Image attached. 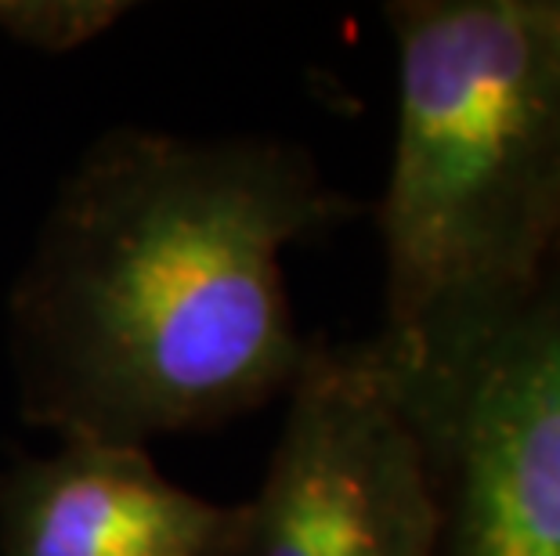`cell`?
I'll return each instance as SVG.
<instances>
[{"label": "cell", "mask_w": 560, "mask_h": 556, "mask_svg": "<svg viewBox=\"0 0 560 556\" xmlns=\"http://www.w3.org/2000/svg\"><path fill=\"white\" fill-rule=\"evenodd\" d=\"M351 214L290 138L102 130L8 293L22 423L55 441L149 445L285 398L315 340L282 253Z\"/></svg>", "instance_id": "obj_1"}, {"label": "cell", "mask_w": 560, "mask_h": 556, "mask_svg": "<svg viewBox=\"0 0 560 556\" xmlns=\"http://www.w3.org/2000/svg\"><path fill=\"white\" fill-rule=\"evenodd\" d=\"M384 15L398 116L369 343L438 463L478 362L560 264V0H395Z\"/></svg>", "instance_id": "obj_2"}, {"label": "cell", "mask_w": 560, "mask_h": 556, "mask_svg": "<svg viewBox=\"0 0 560 556\" xmlns=\"http://www.w3.org/2000/svg\"><path fill=\"white\" fill-rule=\"evenodd\" d=\"M434 459L373 343H312L240 556H438Z\"/></svg>", "instance_id": "obj_3"}, {"label": "cell", "mask_w": 560, "mask_h": 556, "mask_svg": "<svg viewBox=\"0 0 560 556\" xmlns=\"http://www.w3.org/2000/svg\"><path fill=\"white\" fill-rule=\"evenodd\" d=\"M434 470L438 556H560V264L478 362Z\"/></svg>", "instance_id": "obj_4"}, {"label": "cell", "mask_w": 560, "mask_h": 556, "mask_svg": "<svg viewBox=\"0 0 560 556\" xmlns=\"http://www.w3.org/2000/svg\"><path fill=\"white\" fill-rule=\"evenodd\" d=\"M246 502L174 484L149 445L58 441L0 466V556H240Z\"/></svg>", "instance_id": "obj_5"}, {"label": "cell", "mask_w": 560, "mask_h": 556, "mask_svg": "<svg viewBox=\"0 0 560 556\" xmlns=\"http://www.w3.org/2000/svg\"><path fill=\"white\" fill-rule=\"evenodd\" d=\"M130 11L127 0H0V33L37 55H73Z\"/></svg>", "instance_id": "obj_6"}]
</instances>
